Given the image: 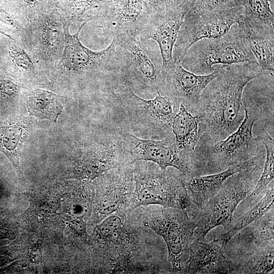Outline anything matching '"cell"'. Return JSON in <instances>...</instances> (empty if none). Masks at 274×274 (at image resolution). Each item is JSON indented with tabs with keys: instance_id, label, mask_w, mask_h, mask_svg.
Masks as SVG:
<instances>
[{
	"instance_id": "1",
	"label": "cell",
	"mask_w": 274,
	"mask_h": 274,
	"mask_svg": "<svg viewBox=\"0 0 274 274\" xmlns=\"http://www.w3.org/2000/svg\"><path fill=\"white\" fill-rule=\"evenodd\" d=\"M219 66V74L203 90L191 113L199 123V145L216 143L237 129L245 117L243 98L246 86L269 73L257 62Z\"/></svg>"
},
{
	"instance_id": "2",
	"label": "cell",
	"mask_w": 274,
	"mask_h": 274,
	"mask_svg": "<svg viewBox=\"0 0 274 274\" xmlns=\"http://www.w3.org/2000/svg\"><path fill=\"white\" fill-rule=\"evenodd\" d=\"M243 103L245 117L235 131L213 144H197L191 156L192 176L221 172L251 161L259 154L262 150L253 129L260 109L244 100Z\"/></svg>"
},
{
	"instance_id": "3",
	"label": "cell",
	"mask_w": 274,
	"mask_h": 274,
	"mask_svg": "<svg viewBox=\"0 0 274 274\" xmlns=\"http://www.w3.org/2000/svg\"><path fill=\"white\" fill-rule=\"evenodd\" d=\"M110 76V93L126 110L132 124L151 136H172V123L180 106L159 92L151 99L140 97L120 71Z\"/></svg>"
},
{
	"instance_id": "4",
	"label": "cell",
	"mask_w": 274,
	"mask_h": 274,
	"mask_svg": "<svg viewBox=\"0 0 274 274\" xmlns=\"http://www.w3.org/2000/svg\"><path fill=\"white\" fill-rule=\"evenodd\" d=\"M263 163L250 166L230 176L202 208L191 210L189 214L196 222L193 241L204 238L218 226H222L225 230L230 226L239 203L255 187Z\"/></svg>"
},
{
	"instance_id": "5",
	"label": "cell",
	"mask_w": 274,
	"mask_h": 274,
	"mask_svg": "<svg viewBox=\"0 0 274 274\" xmlns=\"http://www.w3.org/2000/svg\"><path fill=\"white\" fill-rule=\"evenodd\" d=\"M134 189L130 210L158 204L188 211L192 206L185 185V176L176 175L152 163L137 164L133 168Z\"/></svg>"
},
{
	"instance_id": "6",
	"label": "cell",
	"mask_w": 274,
	"mask_h": 274,
	"mask_svg": "<svg viewBox=\"0 0 274 274\" xmlns=\"http://www.w3.org/2000/svg\"><path fill=\"white\" fill-rule=\"evenodd\" d=\"M187 70L198 75L212 73L217 65L256 62L247 39L235 24L224 35L197 41L181 60Z\"/></svg>"
},
{
	"instance_id": "7",
	"label": "cell",
	"mask_w": 274,
	"mask_h": 274,
	"mask_svg": "<svg viewBox=\"0 0 274 274\" xmlns=\"http://www.w3.org/2000/svg\"><path fill=\"white\" fill-rule=\"evenodd\" d=\"M113 39L117 43L120 71L130 85L155 95L160 92L163 72L157 44L139 37Z\"/></svg>"
},
{
	"instance_id": "8",
	"label": "cell",
	"mask_w": 274,
	"mask_h": 274,
	"mask_svg": "<svg viewBox=\"0 0 274 274\" xmlns=\"http://www.w3.org/2000/svg\"><path fill=\"white\" fill-rule=\"evenodd\" d=\"M143 223L163 238L173 273H186L196 228L195 220L187 210L169 207L151 210Z\"/></svg>"
},
{
	"instance_id": "9",
	"label": "cell",
	"mask_w": 274,
	"mask_h": 274,
	"mask_svg": "<svg viewBox=\"0 0 274 274\" xmlns=\"http://www.w3.org/2000/svg\"><path fill=\"white\" fill-rule=\"evenodd\" d=\"M83 23L77 32L71 34L70 23L64 22L65 42L61 57L55 69L64 74L74 76L93 74L108 75L120 71L116 41L112 39L106 48L94 51L85 47L79 39Z\"/></svg>"
},
{
	"instance_id": "10",
	"label": "cell",
	"mask_w": 274,
	"mask_h": 274,
	"mask_svg": "<svg viewBox=\"0 0 274 274\" xmlns=\"http://www.w3.org/2000/svg\"><path fill=\"white\" fill-rule=\"evenodd\" d=\"M244 13V7L241 5L198 15L187 14L174 47V60L181 61L188 49L197 41L226 34L238 22Z\"/></svg>"
},
{
	"instance_id": "11",
	"label": "cell",
	"mask_w": 274,
	"mask_h": 274,
	"mask_svg": "<svg viewBox=\"0 0 274 274\" xmlns=\"http://www.w3.org/2000/svg\"><path fill=\"white\" fill-rule=\"evenodd\" d=\"M97 11L94 18L115 39L139 37L152 16L145 0H106Z\"/></svg>"
},
{
	"instance_id": "12",
	"label": "cell",
	"mask_w": 274,
	"mask_h": 274,
	"mask_svg": "<svg viewBox=\"0 0 274 274\" xmlns=\"http://www.w3.org/2000/svg\"><path fill=\"white\" fill-rule=\"evenodd\" d=\"M220 72L219 66L217 65L210 74H196L185 69L181 60H174L163 70V81L160 93L169 97L178 106L182 104L192 113L203 90Z\"/></svg>"
},
{
	"instance_id": "13",
	"label": "cell",
	"mask_w": 274,
	"mask_h": 274,
	"mask_svg": "<svg viewBox=\"0 0 274 274\" xmlns=\"http://www.w3.org/2000/svg\"><path fill=\"white\" fill-rule=\"evenodd\" d=\"M65 20L61 14L46 13L31 23L32 48L43 69L54 68L61 57Z\"/></svg>"
},
{
	"instance_id": "14",
	"label": "cell",
	"mask_w": 274,
	"mask_h": 274,
	"mask_svg": "<svg viewBox=\"0 0 274 274\" xmlns=\"http://www.w3.org/2000/svg\"><path fill=\"white\" fill-rule=\"evenodd\" d=\"M123 140L132 162L136 160L151 161L161 170L173 167L186 177L191 176V166L177 151L175 139L172 136L156 141L153 139H140L129 133L124 136Z\"/></svg>"
},
{
	"instance_id": "15",
	"label": "cell",
	"mask_w": 274,
	"mask_h": 274,
	"mask_svg": "<svg viewBox=\"0 0 274 274\" xmlns=\"http://www.w3.org/2000/svg\"><path fill=\"white\" fill-rule=\"evenodd\" d=\"M195 2H191L166 12L152 14L140 33L141 40H152L158 45L164 69L174 62L173 53L179 30L186 15Z\"/></svg>"
},
{
	"instance_id": "16",
	"label": "cell",
	"mask_w": 274,
	"mask_h": 274,
	"mask_svg": "<svg viewBox=\"0 0 274 274\" xmlns=\"http://www.w3.org/2000/svg\"><path fill=\"white\" fill-rule=\"evenodd\" d=\"M226 248L218 237L208 243L193 241L186 273H233L232 262L225 255Z\"/></svg>"
},
{
	"instance_id": "17",
	"label": "cell",
	"mask_w": 274,
	"mask_h": 274,
	"mask_svg": "<svg viewBox=\"0 0 274 274\" xmlns=\"http://www.w3.org/2000/svg\"><path fill=\"white\" fill-rule=\"evenodd\" d=\"M264 153L261 152L251 161L233 166L221 172L185 177V185L193 208L200 209L202 208L230 176L250 166L264 163Z\"/></svg>"
},
{
	"instance_id": "18",
	"label": "cell",
	"mask_w": 274,
	"mask_h": 274,
	"mask_svg": "<svg viewBox=\"0 0 274 274\" xmlns=\"http://www.w3.org/2000/svg\"><path fill=\"white\" fill-rule=\"evenodd\" d=\"M236 24L247 39L259 65L264 71L273 74L274 26L248 17L244 14Z\"/></svg>"
},
{
	"instance_id": "19",
	"label": "cell",
	"mask_w": 274,
	"mask_h": 274,
	"mask_svg": "<svg viewBox=\"0 0 274 274\" xmlns=\"http://www.w3.org/2000/svg\"><path fill=\"white\" fill-rule=\"evenodd\" d=\"M171 127L176 150L189 163L192 169L191 155L200 138L198 120L196 116L190 113L182 104H180Z\"/></svg>"
},
{
	"instance_id": "20",
	"label": "cell",
	"mask_w": 274,
	"mask_h": 274,
	"mask_svg": "<svg viewBox=\"0 0 274 274\" xmlns=\"http://www.w3.org/2000/svg\"><path fill=\"white\" fill-rule=\"evenodd\" d=\"M231 260L233 273H267L273 269L274 242L262 246L237 248Z\"/></svg>"
},
{
	"instance_id": "21",
	"label": "cell",
	"mask_w": 274,
	"mask_h": 274,
	"mask_svg": "<svg viewBox=\"0 0 274 274\" xmlns=\"http://www.w3.org/2000/svg\"><path fill=\"white\" fill-rule=\"evenodd\" d=\"M274 208L236 233L240 247L262 246L274 242Z\"/></svg>"
},
{
	"instance_id": "22",
	"label": "cell",
	"mask_w": 274,
	"mask_h": 274,
	"mask_svg": "<svg viewBox=\"0 0 274 274\" xmlns=\"http://www.w3.org/2000/svg\"><path fill=\"white\" fill-rule=\"evenodd\" d=\"M258 141L264 146L265 150L264 166L257 183L250 194L241 203V206H253L264 194L267 185L273 180L274 177V141L273 138L264 129L259 130Z\"/></svg>"
},
{
	"instance_id": "23",
	"label": "cell",
	"mask_w": 274,
	"mask_h": 274,
	"mask_svg": "<svg viewBox=\"0 0 274 274\" xmlns=\"http://www.w3.org/2000/svg\"><path fill=\"white\" fill-rule=\"evenodd\" d=\"M274 205L273 183L269 188H267L263 196L248 211L233 219L230 226L221 233L218 238L225 245L227 246L230 239L241 230L253 221L271 210Z\"/></svg>"
},
{
	"instance_id": "24",
	"label": "cell",
	"mask_w": 274,
	"mask_h": 274,
	"mask_svg": "<svg viewBox=\"0 0 274 274\" xmlns=\"http://www.w3.org/2000/svg\"><path fill=\"white\" fill-rule=\"evenodd\" d=\"M26 107L31 115L54 122L63 108L57 95L42 89L31 91L27 97Z\"/></svg>"
},
{
	"instance_id": "25",
	"label": "cell",
	"mask_w": 274,
	"mask_h": 274,
	"mask_svg": "<svg viewBox=\"0 0 274 274\" xmlns=\"http://www.w3.org/2000/svg\"><path fill=\"white\" fill-rule=\"evenodd\" d=\"M7 54L10 64L16 71L22 74L33 76L40 70L43 69L32 49L15 39H11Z\"/></svg>"
},
{
	"instance_id": "26",
	"label": "cell",
	"mask_w": 274,
	"mask_h": 274,
	"mask_svg": "<svg viewBox=\"0 0 274 274\" xmlns=\"http://www.w3.org/2000/svg\"><path fill=\"white\" fill-rule=\"evenodd\" d=\"M22 129L16 125L0 127V150L14 165H19L18 150L21 142Z\"/></svg>"
},
{
	"instance_id": "27",
	"label": "cell",
	"mask_w": 274,
	"mask_h": 274,
	"mask_svg": "<svg viewBox=\"0 0 274 274\" xmlns=\"http://www.w3.org/2000/svg\"><path fill=\"white\" fill-rule=\"evenodd\" d=\"M97 234L108 247L119 245L126 238L123 221L116 215L108 217L97 227Z\"/></svg>"
},
{
	"instance_id": "28",
	"label": "cell",
	"mask_w": 274,
	"mask_h": 274,
	"mask_svg": "<svg viewBox=\"0 0 274 274\" xmlns=\"http://www.w3.org/2000/svg\"><path fill=\"white\" fill-rule=\"evenodd\" d=\"M244 15L273 26L274 0H243Z\"/></svg>"
},
{
	"instance_id": "29",
	"label": "cell",
	"mask_w": 274,
	"mask_h": 274,
	"mask_svg": "<svg viewBox=\"0 0 274 274\" xmlns=\"http://www.w3.org/2000/svg\"><path fill=\"white\" fill-rule=\"evenodd\" d=\"M106 0H68V10L64 17L72 24L79 27L87 21L85 13L89 10L97 9Z\"/></svg>"
},
{
	"instance_id": "30",
	"label": "cell",
	"mask_w": 274,
	"mask_h": 274,
	"mask_svg": "<svg viewBox=\"0 0 274 274\" xmlns=\"http://www.w3.org/2000/svg\"><path fill=\"white\" fill-rule=\"evenodd\" d=\"M243 0H196L195 4L187 13L198 15L208 12L229 9L242 5Z\"/></svg>"
},
{
	"instance_id": "31",
	"label": "cell",
	"mask_w": 274,
	"mask_h": 274,
	"mask_svg": "<svg viewBox=\"0 0 274 274\" xmlns=\"http://www.w3.org/2000/svg\"><path fill=\"white\" fill-rule=\"evenodd\" d=\"M152 14L161 13L196 0H145Z\"/></svg>"
},
{
	"instance_id": "32",
	"label": "cell",
	"mask_w": 274,
	"mask_h": 274,
	"mask_svg": "<svg viewBox=\"0 0 274 274\" xmlns=\"http://www.w3.org/2000/svg\"><path fill=\"white\" fill-rule=\"evenodd\" d=\"M25 9L24 16L31 23L41 16L39 10L44 0H21Z\"/></svg>"
}]
</instances>
